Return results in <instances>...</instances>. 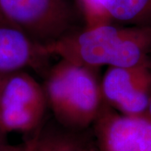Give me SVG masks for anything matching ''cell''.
<instances>
[{
  "label": "cell",
  "instance_id": "4fadbf2b",
  "mask_svg": "<svg viewBox=\"0 0 151 151\" xmlns=\"http://www.w3.org/2000/svg\"><path fill=\"white\" fill-rule=\"evenodd\" d=\"M0 74H1V73H0ZM0 140H1V139H0Z\"/></svg>",
  "mask_w": 151,
  "mask_h": 151
},
{
  "label": "cell",
  "instance_id": "8992f818",
  "mask_svg": "<svg viewBox=\"0 0 151 151\" xmlns=\"http://www.w3.org/2000/svg\"><path fill=\"white\" fill-rule=\"evenodd\" d=\"M98 151H151V119L124 115L105 103L92 126Z\"/></svg>",
  "mask_w": 151,
  "mask_h": 151
},
{
  "label": "cell",
  "instance_id": "ba28073f",
  "mask_svg": "<svg viewBox=\"0 0 151 151\" xmlns=\"http://www.w3.org/2000/svg\"><path fill=\"white\" fill-rule=\"evenodd\" d=\"M86 27L106 23L151 27V0H79Z\"/></svg>",
  "mask_w": 151,
  "mask_h": 151
},
{
  "label": "cell",
  "instance_id": "30bf717a",
  "mask_svg": "<svg viewBox=\"0 0 151 151\" xmlns=\"http://www.w3.org/2000/svg\"><path fill=\"white\" fill-rule=\"evenodd\" d=\"M0 151H26L25 144L19 145H13L4 144L2 141H0Z\"/></svg>",
  "mask_w": 151,
  "mask_h": 151
},
{
  "label": "cell",
  "instance_id": "277c9868",
  "mask_svg": "<svg viewBox=\"0 0 151 151\" xmlns=\"http://www.w3.org/2000/svg\"><path fill=\"white\" fill-rule=\"evenodd\" d=\"M47 110L42 84L27 70L0 74V139L11 132L31 134Z\"/></svg>",
  "mask_w": 151,
  "mask_h": 151
},
{
  "label": "cell",
  "instance_id": "7a4b0ae2",
  "mask_svg": "<svg viewBox=\"0 0 151 151\" xmlns=\"http://www.w3.org/2000/svg\"><path fill=\"white\" fill-rule=\"evenodd\" d=\"M100 68L60 59L43 76L42 84L51 116L76 129L92 128L105 105Z\"/></svg>",
  "mask_w": 151,
  "mask_h": 151
},
{
  "label": "cell",
  "instance_id": "6da1fadb",
  "mask_svg": "<svg viewBox=\"0 0 151 151\" xmlns=\"http://www.w3.org/2000/svg\"><path fill=\"white\" fill-rule=\"evenodd\" d=\"M45 50L51 56L95 68L150 63L151 27L106 23L85 27Z\"/></svg>",
  "mask_w": 151,
  "mask_h": 151
},
{
  "label": "cell",
  "instance_id": "3957f363",
  "mask_svg": "<svg viewBox=\"0 0 151 151\" xmlns=\"http://www.w3.org/2000/svg\"><path fill=\"white\" fill-rule=\"evenodd\" d=\"M0 16L44 48L86 27L79 0H0Z\"/></svg>",
  "mask_w": 151,
  "mask_h": 151
},
{
  "label": "cell",
  "instance_id": "5b68a950",
  "mask_svg": "<svg viewBox=\"0 0 151 151\" xmlns=\"http://www.w3.org/2000/svg\"><path fill=\"white\" fill-rule=\"evenodd\" d=\"M104 102L124 115L145 114L151 99V62L109 66L101 77Z\"/></svg>",
  "mask_w": 151,
  "mask_h": 151
},
{
  "label": "cell",
  "instance_id": "7c38bea8",
  "mask_svg": "<svg viewBox=\"0 0 151 151\" xmlns=\"http://www.w3.org/2000/svg\"><path fill=\"white\" fill-rule=\"evenodd\" d=\"M1 23H4V21H3V19H2V18H1V16H0V24Z\"/></svg>",
  "mask_w": 151,
  "mask_h": 151
},
{
  "label": "cell",
  "instance_id": "9c48e42d",
  "mask_svg": "<svg viewBox=\"0 0 151 151\" xmlns=\"http://www.w3.org/2000/svg\"><path fill=\"white\" fill-rule=\"evenodd\" d=\"M24 144L26 151H98L92 128H67L51 115L44 119Z\"/></svg>",
  "mask_w": 151,
  "mask_h": 151
},
{
  "label": "cell",
  "instance_id": "52a82bcc",
  "mask_svg": "<svg viewBox=\"0 0 151 151\" xmlns=\"http://www.w3.org/2000/svg\"><path fill=\"white\" fill-rule=\"evenodd\" d=\"M52 57L19 29L0 24V73L33 69L41 76Z\"/></svg>",
  "mask_w": 151,
  "mask_h": 151
},
{
  "label": "cell",
  "instance_id": "8fae6325",
  "mask_svg": "<svg viewBox=\"0 0 151 151\" xmlns=\"http://www.w3.org/2000/svg\"><path fill=\"white\" fill-rule=\"evenodd\" d=\"M147 116H149L151 119V99L150 102V104H149V107H148V109H147V112L145 113Z\"/></svg>",
  "mask_w": 151,
  "mask_h": 151
}]
</instances>
